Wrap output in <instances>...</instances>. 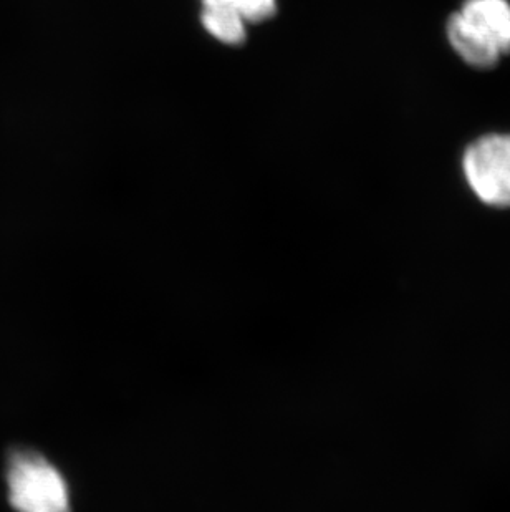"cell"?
Masks as SVG:
<instances>
[{
    "label": "cell",
    "mask_w": 510,
    "mask_h": 512,
    "mask_svg": "<svg viewBox=\"0 0 510 512\" xmlns=\"http://www.w3.org/2000/svg\"><path fill=\"white\" fill-rule=\"evenodd\" d=\"M203 5L204 9L226 7V9L236 10L244 22H252V24H260L270 19L277 10L275 0H203Z\"/></svg>",
    "instance_id": "obj_6"
},
{
    "label": "cell",
    "mask_w": 510,
    "mask_h": 512,
    "mask_svg": "<svg viewBox=\"0 0 510 512\" xmlns=\"http://www.w3.org/2000/svg\"><path fill=\"white\" fill-rule=\"evenodd\" d=\"M446 32L449 44L453 45L459 57L472 67L492 68L502 57L496 45L459 12L449 17Z\"/></svg>",
    "instance_id": "obj_4"
},
{
    "label": "cell",
    "mask_w": 510,
    "mask_h": 512,
    "mask_svg": "<svg viewBox=\"0 0 510 512\" xmlns=\"http://www.w3.org/2000/svg\"><path fill=\"white\" fill-rule=\"evenodd\" d=\"M459 14L496 45L510 54V4L507 0H466Z\"/></svg>",
    "instance_id": "obj_3"
},
{
    "label": "cell",
    "mask_w": 510,
    "mask_h": 512,
    "mask_svg": "<svg viewBox=\"0 0 510 512\" xmlns=\"http://www.w3.org/2000/svg\"><path fill=\"white\" fill-rule=\"evenodd\" d=\"M462 170L482 203L510 208V135H486L469 145Z\"/></svg>",
    "instance_id": "obj_2"
},
{
    "label": "cell",
    "mask_w": 510,
    "mask_h": 512,
    "mask_svg": "<svg viewBox=\"0 0 510 512\" xmlns=\"http://www.w3.org/2000/svg\"><path fill=\"white\" fill-rule=\"evenodd\" d=\"M203 24L209 34L231 45H241L246 39L244 20L236 10L226 7L204 9Z\"/></svg>",
    "instance_id": "obj_5"
},
{
    "label": "cell",
    "mask_w": 510,
    "mask_h": 512,
    "mask_svg": "<svg viewBox=\"0 0 510 512\" xmlns=\"http://www.w3.org/2000/svg\"><path fill=\"white\" fill-rule=\"evenodd\" d=\"M5 481L10 506L17 512H72L67 481L39 451L10 450Z\"/></svg>",
    "instance_id": "obj_1"
}]
</instances>
